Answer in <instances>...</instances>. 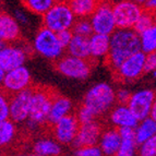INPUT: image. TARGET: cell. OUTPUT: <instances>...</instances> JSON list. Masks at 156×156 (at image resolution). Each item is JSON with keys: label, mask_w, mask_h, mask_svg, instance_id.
I'll list each match as a JSON object with an SVG mask.
<instances>
[{"label": "cell", "mask_w": 156, "mask_h": 156, "mask_svg": "<svg viewBox=\"0 0 156 156\" xmlns=\"http://www.w3.org/2000/svg\"><path fill=\"white\" fill-rule=\"evenodd\" d=\"M139 51H141L140 35L133 29H117L110 36V51L106 59L107 66L115 72L126 59Z\"/></svg>", "instance_id": "obj_1"}, {"label": "cell", "mask_w": 156, "mask_h": 156, "mask_svg": "<svg viewBox=\"0 0 156 156\" xmlns=\"http://www.w3.org/2000/svg\"><path fill=\"white\" fill-rule=\"evenodd\" d=\"M57 94L55 90L47 86H34L32 104L27 126L32 130L47 122L54 97Z\"/></svg>", "instance_id": "obj_2"}, {"label": "cell", "mask_w": 156, "mask_h": 156, "mask_svg": "<svg viewBox=\"0 0 156 156\" xmlns=\"http://www.w3.org/2000/svg\"><path fill=\"white\" fill-rule=\"evenodd\" d=\"M116 101V92L112 85L101 82L86 92L82 105L87 107L97 118L108 110H112Z\"/></svg>", "instance_id": "obj_3"}, {"label": "cell", "mask_w": 156, "mask_h": 156, "mask_svg": "<svg viewBox=\"0 0 156 156\" xmlns=\"http://www.w3.org/2000/svg\"><path fill=\"white\" fill-rule=\"evenodd\" d=\"M76 16L66 0H58L48 12L42 16V26L55 33L72 30L76 24Z\"/></svg>", "instance_id": "obj_4"}, {"label": "cell", "mask_w": 156, "mask_h": 156, "mask_svg": "<svg viewBox=\"0 0 156 156\" xmlns=\"http://www.w3.org/2000/svg\"><path fill=\"white\" fill-rule=\"evenodd\" d=\"M32 48L34 51L52 62L63 56L65 48L58 38L57 33L46 29L44 26L39 27V30L35 34Z\"/></svg>", "instance_id": "obj_5"}, {"label": "cell", "mask_w": 156, "mask_h": 156, "mask_svg": "<svg viewBox=\"0 0 156 156\" xmlns=\"http://www.w3.org/2000/svg\"><path fill=\"white\" fill-rule=\"evenodd\" d=\"M33 48L24 43L7 44L1 42L0 44V70L5 72L24 66Z\"/></svg>", "instance_id": "obj_6"}, {"label": "cell", "mask_w": 156, "mask_h": 156, "mask_svg": "<svg viewBox=\"0 0 156 156\" xmlns=\"http://www.w3.org/2000/svg\"><path fill=\"white\" fill-rule=\"evenodd\" d=\"M54 68L66 78L85 80L91 74L93 63L91 59H81L67 54L54 62Z\"/></svg>", "instance_id": "obj_7"}, {"label": "cell", "mask_w": 156, "mask_h": 156, "mask_svg": "<svg viewBox=\"0 0 156 156\" xmlns=\"http://www.w3.org/2000/svg\"><path fill=\"white\" fill-rule=\"evenodd\" d=\"M144 8L132 0H121L112 5L117 29H133Z\"/></svg>", "instance_id": "obj_8"}, {"label": "cell", "mask_w": 156, "mask_h": 156, "mask_svg": "<svg viewBox=\"0 0 156 156\" xmlns=\"http://www.w3.org/2000/svg\"><path fill=\"white\" fill-rule=\"evenodd\" d=\"M90 20L95 34L112 36L117 30L114 11H112V5L106 1H101L98 8L92 14Z\"/></svg>", "instance_id": "obj_9"}, {"label": "cell", "mask_w": 156, "mask_h": 156, "mask_svg": "<svg viewBox=\"0 0 156 156\" xmlns=\"http://www.w3.org/2000/svg\"><path fill=\"white\" fill-rule=\"evenodd\" d=\"M1 84H2V93L8 96L14 95L27 89H31V73L25 66H22L5 73V78L1 81Z\"/></svg>", "instance_id": "obj_10"}, {"label": "cell", "mask_w": 156, "mask_h": 156, "mask_svg": "<svg viewBox=\"0 0 156 156\" xmlns=\"http://www.w3.org/2000/svg\"><path fill=\"white\" fill-rule=\"evenodd\" d=\"M146 54L139 51L126 59L122 65L114 72V76L122 82H132L145 73Z\"/></svg>", "instance_id": "obj_11"}, {"label": "cell", "mask_w": 156, "mask_h": 156, "mask_svg": "<svg viewBox=\"0 0 156 156\" xmlns=\"http://www.w3.org/2000/svg\"><path fill=\"white\" fill-rule=\"evenodd\" d=\"M33 87L9 96L10 101V119L14 123L27 121L31 112Z\"/></svg>", "instance_id": "obj_12"}, {"label": "cell", "mask_w": 156, "mask_h": 156, "mask_svg": "<svg viewBox=\"0 0 156 156\" xmlns=\"http://www.w3.org/2000/svg\"><path fill=\"white\" fill-rule=\"evenodd\" d=\"M156 101V93L152 90H140L131 95L128 106L139 121L151 117L153 105Z\"/></svg>", "instance_id": "obj_13"}, {"label": "cell", "mask_w": 156, "mask_h": 156, "mask_svg": "<svg viewBox=\"0 0 156 156\" xmlns=\"http://www.w3.org/2000/svg\"><path fill=\"white\" fill-rule=\"evenodd\" d=\"M81 123L79 122L76 115H69L67 117L60 119L58 122L52 125V134L56 141L60 144L73 143Z\"/></svg>", "instance_id": "obj_14"}, {"label": "cell", "mask_w": 156, "mask_h": 156, "mask_svg": "<svg viewBox=\"0 0 156 156\" xmlns=\"http://www.w3.org/2000/svg\"><path fill=\"white\" fill-rule=\"evenodd\" d=\"M101 133H103L101 127L96 120L93 122L81 125L78 134L72 144L76 148L83 147V146L97 145V143L101 140Z\"/></svg>", "instance_id": "obj_15"}, {"label": "cell", "mask_w": 156, "mask_h": 156, "mask_svg": "<svg viewBox=\"0 0 156 156\" xmlns=\"http://www.w3.org/2000/svg\"><path fill=\"white\" fill-rule=\"evenodd\" d=\"M0 39L7 44H14L21 39L20 23L7 12L0 14Z\"/></svg>", "instance_id": "obj_16"}, {"label": "cell", "mask_w": 156, "mask_h": 156, "mask_svg": "<svg viewBox=\"0 0 156 156\" xmlns=\"http://www.w3.org/2000/svg\"><path fill=\"white\" fill-rule=\"evenodd\" d=\"M109 120L110 122L118 129L119 128H133V129H135V127L140 122L128 105L120 104L115 106L110 110Z\"/></svg>", "instance_id": "obj_17"}, {"label": "cell", "mask_w": 156, "mask_h": 156, "mask_svg": "<svg viewBox=\"0 0 156 156\" xmlns=\"http://www.w3.org/2000/svg\"><path fill=\"white\" fill-rule=\"evenodd\" d=\"M73 110V103L70 98L66 96H62L60 94H56L52 101L51 107H50L49 116L47 123L48 125H55L60 119L67 117L69 115L72 114Z\"/></svg>", "instance_id": "obj_18"}, {"label": "cell", "mask_w": 156, "mask_h": 156, "mask_svg": "<svg viewBox=\"0 0 156 156\" xmlns=\"http://www.w3.org/2000/svg\"><path fill=\"white\" fill-rule=\"evenodd\" d=\"M121 145V136L118 128H112L103 131L98 146L101 147L103 154L106 156H115L119 151Z\"/></svg>", "instance_id": "obj_19"}, {"label": "cell", "mask_w": 156, "mask_h": 156, "mask_svg": "<svg viewBox=\"0 0 156 156\" xmlns=\"http://www.w3.org/2000/svg\"><path fill=\"white\" fill-rule=\"evenodd\" d=\"M110 51V36L94 33L90 37V55L91 60L107 59Z\"/></svg>", "instance_id": "obj_20"}, {"label": "cell", "mask_w": 156, "mask_h": 156, "mask_svg": "<svg viewBox=\"0 0 156 156\" xmlns=\"http://www.w3.org/2000/svg\"><path fill=\"white\" fill-rule=\"evenodd\" d=\"M121 136V145L119 151L115 156H135L136 151V140L135 131L133 128H119L118 129Z\"/></svg>", "instance_id": "obj_21"}, {"label": "cell", "mask_w": 156, "mask_h": 156, "mask_svg": "<svg viewBox=\"0 0 156 156\" xmlns=\"http://www.w3.org/2000/svg\"><path fill=\"white\" fill-rule=\"evenodd\" d=\"M66 50H67L68 55H71L73 57H78L81 59H91L90 37L74 35Z\"/></svg>", "instance_id": "obj_22"}, {"label": "cell", "mask_w": 156, "mask_h": 156, "mask_svg": "<svg viewBox=\"0 0 156 156\" xmlns=\"http://www.w3.org/2000/svg\"><path fill=\"white\" fill-rule=\"evenodd\" d=\"M78 19H90L101 5V0H68Z\"/></svg>", "instance_id": "obj_23"}, {"label": "cell", "mask_w": 156, "mask_h": 156, "mask_svg": "<svg viewBox=\"0 0 156 156\" xmlns=\"http://www.w3.org/2000/svg\"><path fill=\"white\" fill-rule=\"evenodd\" d=\"M33 150L39 156H60L62 152L59 142L50 138L39 139L35 142Z\"/></svg>", "instance_id": "obj_24"}, {"label": "cell", "mask_w": 156, "mask_h": 156, "mask_svg": "<svg viewBox=\"0 0 156 156\" xmlns=\"http://www.w3.org/2000/svg\"><path fill=\"white\" fill-rule=\"evenodd\" d=\"M135 140L138 145L146 142L154 135H156V120L152 117H148L144 120H141L139 125L135 127Z\"/></svg>", "instance_id": "obj_25"}, {"label": "cell", "mask_w": 156, "mask_h": 156, "mask_svg": "<svg viewBox=\"0 0 156 156\" xmlns=\"http://www.w3.org/2000/svg\"><path fill=\"white\" fill-rule=\"evenodd\" d=\"M23 5L36 16H45L58 0H21Z\"/></svg>", "instance_id": "obj_26"}, {"label": "cell", "mask_w": 156, "mask_h": 156, "mask_svg": "<svg viewBox=\"0 0 156 156\" xmlns=\"http://www.w3.org/2000/svg\"><path fill=\"white\" fill-rule=\"evenodd\" d=\"M141 51L144 54L156 51V25L140 34Z\"/></svg>", "instance_id": "obj_27"}, {"label": "cell", "mask_w": 156, "mask_h": 156, "mask_svg": "<svg viewBox=\"0 0 156 156\" xmlns=\"http://www.w3.org/2000/svg\"><path fill=\"white\" fill-rule=\"evenodd\" d=\"M16 123L11 119L0 122V144L7 146L14 140L16 134Z\"/></svg>", "instance_id": "obj_28"}, {"label": "cell", "mask_w": 156, "mask_h": 156, "mask_svg": "<svg viewBox=\"0 0 156 156\" xmlns=\"http://www.w3.org/2000/svg\"><path fill=\"white\" fill-rule=\"evenodd\" d=\"M154 25H156V13L144 8L143 12L141 14L136 24L134 25L133 30L140 35L141 33L145 32L146 30H148Z\"/></svg>", "instance_id": "obj_29"}, {"label": "cell", "mask_w": 156, "mask_h": 156, "mask_svg": "<svg viewBox=\"0 0 156 156\" xmlns=\"http://www.w3.org/2000/svg\"><path fill=\"white\" fill-rule=\"evenodd\" d=\"M74 35H81V36L91 37L94 34L93 26H92L91 20L90 19H78L72 29Z\"/></svg>", "instance_id": "obj_30"}, {"label": "cell", "mask_w": 156, "mask_h": 156, "mask_svg": "<svg viewBox=\"0 0 156 156\" xmlns=\"http://www.w3.org/2000/svg\"><path fill=\"white\" fill-rule=\"evenodd\" d=\"M138 153L139 156H156V135L141 144Z\"/></svg>", "instance_id": "obj_31"}, {"label": "cell", "mask_w": 156, "mask_h": 156, "mask_svg": "<svg viewBox=\"0 0 156 156\" xmlns=\"http://www.w3.org/2000/svg\"><path fill=\"white\" fill-rule=\"evenodd\" d=\"M76 116L79 122H80L81 125L93 122V121H95V119H96V116H95V115H94L93 112L87 108V107L84 106V105H81V106L79 107V109H78V112H76Z\"/></svg>", "instance_id": "obj_32"}, {"label": "cell", "mask_w": 156, "mask_h": 156, "mask_svg": "<svg viewBox=\"0 0 156 156\" xmlns=\"http://www.w3.org/2000/svg\"><path fill=\"white\" fill-rule=\"evenodd\" d=\"M10 119V101L9 96L1 93L0 97V122Z\"/></svg>", "instance_id": "obj_33"}, {"label": "cell", "mask_w": 156, "mask_h": 156, "mask_svg": "<svg viewBox=\"0 0 156 156\" xmlns=\"http://www.w3.org/2000/svg\"><path fill=\"white\" fill-rule=\"evenodd\" d=\"M74 156H103V152L98 145L83 146L76 148Z\"/></svg>", "instance_id": "obj_34"}, {"label": "cell", "mask_w": 156, "mask_h": 156, "mask_svg": "<svg viewBox=\"0 0 156 156\" xmlns=\"http://www.w3.org/2000/svg\"><path fill=\"white\" fill-rule=\"evenodd\" d=\"M58 38H59L60 43L63 46L65 49H67V47L69 46V44L72 41L73 36H74V33H73L72 30H67V31H62L60 33H57Z\"/></svg>", "instance_id": "obj_35"}, {"label": "cell", "mask_w": 156, "mask_h": 156, "mask_svg": "<svg viewBox=\"0 0 156 156\" xmlns=\"http://www.w3.org/2000/svg\"><path fill=\"white\" fill-rule=\"evenodd\" d=\"M132 94L127 89H120L116 92V101L120 105H128Z\"/></svg>", "instance_id": "obj_36"}, {"label": "cell", "mask_w": 156, "mask_h": 156, "mask_svg": "<svg viewBox=\"0 0 156 156\" xmlns=\"http://www.w3.org/2000/svg\"><path fill=\"white\" fill-rule=\"evenodd\" d=\"M154 70H156V51L146 54L145 57V73H152Z\"/></svg>", "instance_id": "obj_37"}, {"label": "cell", "mask_w": 156, "mask_h": 156, "mask_svg": "<svg viewBox=\"0 0 156 156\" xmlns=\"http://www.w3.org/2000/svg\"><path fill=\"white\" fill-rule=\"evenodd\" d=\"M14 18L16 19V21H18L19 23L24 24V25L29 24V18H27V16L24 13V11L16 10V12H14Z\"/></svg>", "instance_id": "obj_38"}, {"label": "cell", "mask_w": 156, "mask_h": 156, "mask_svg": "<svg viewBox=\"0 0 156 156\" xmlns=\"http://www.w3.org/2000/svg\"><path fill=\"white\" fill-rule=\"evenodd\" d=\"M145 9L156 13V0H148L145 3Z\"/></svg>", "instance_id": "obj_39"}, {"label": "cell", "mask_w": 156, "mask_h": 156, "mask_svg": "<svg viewBox=\"0 0 156 156\" xmlns=\"http://www.w3.org/2000/svg\"><path fill=\"white\" fill-rule=\"evenodd\" d=\"M151 117L153 118V119L156 120V101H155V103H154V105H153V109H152Z\"/></svg>", "instance_id": "obj_40"}, {"label": "cell", "mask_w": 156, "mask_h": 156, "mask_svg": "<svg viewBox=\"0 0 156 156\" xmlns=\"http://www.w3.org/2000/svg\"><path fill=\"white\" fill-rule=\"evenodd\" d=\"M132 1H134V2H136V3H139V5H145V3L147 2L148 0H132Z\"/></svg>", "instance_id": "obj_41"}, {"label": "cell", "mask_w": 156, "mask_h": 156, "mask_svg": "<svg viewBox=\"0 0 156 156\" xmlns=\"http://www.w3.org/2000/svg\"><path fill=\"white\" fill-rule=\"evenodd\" d=\"M14 156H39V155L33 153V154H18V155H14Z\"/></svg>", "instance_id": "obj_42"}, {"label": "cell", "mask_w": 156, "mask_h": 156, "mask_svg": "<svg viewBox=\"0 0 156 156\" xmlns=\"http://www.w3.org/2000/svg\"><path fill=\"white\" fill-rule=\"evenodd\" d=\"M152 76H154V78H155V79H156V70H154V71H153V72H152Z\"/></svg>", "instance_id": "obj_43"}, {"label": "cell", "mask_w": 156, "mask_h": 156, "mask_svg": "<svg viewBox=\"0 0 156 156\" xmlns=\"http://www.w3.org/2000/svg\"><path fill=\"white\" fill-rule=\"evenodd\" d=\"M66 1H68V0H66Z\"/></svg>", "instance_id": "obj_44"}]
</instances>
